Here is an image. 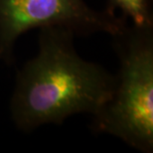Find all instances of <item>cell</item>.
<instances>
[{
    "label": "cell",
    "instance_id": "6da1fadb",
    "mask_svg": "<svg viewBox=\"0 0 153 153\" xmlns=\"http://www.w3.org/2000/svg\"><path fill=\"white\" fill-rule=\"evenodd\" d=\"M75 34L41 28L39 50L18 72L10 100L15 126L24 132L62 124L76 114H94L111 97L115 76L76 53Z\"/></svg>",
    "mask_w": 153,
    "mask_h": 153
},
{
    "label": "cell",
    "instance_id": "7a4b0ae2",
    "mask_svg": "<svg viewBox=\"0 0 153 153\" xmlns=\"http://www.w3.org/2000/svg\"><path fill=\"white\" fill-rule=\"evenodd\" d=\"M114 38L119 70L111 97L93 114L91 128L117 137L140 152L151 153L153 26H126Z\"/></svg>",
    "mask_w": 153,
    "mask_h": 153
},
{
    "label": "cell",
    "instance_id": "3957f363",
    "mask_svg": "<svg viewBox=\"0 0 153 153\" xmlns=\"http://www.w3.org/2000/svg\"><path fill=\"white\" fill-rule=\"evenodd\" d=\"M126 26L123 16L108 8L96 10L85 0H0V62L13 63L17 40L35 28L59 27L75 35L114 37Z\"/></svg>",
    "mask_w": 153,
    "mask_h": 153
},
{
    "label": "cell",
    "instance_id": "277c9868",
    "mask_svg": "<svg viewBox=\"0 0 153 153\" xmlns=\"http://www.w3.org/2000/svg\"><path fill=\"white\" fill-rule=\"evenodd\" d=\"M106 8L114 11L120 10L121 16L131 20L135 27L153 26V16L149 0H108Z\"/></svg>",
    "mask_w": 153,
    "mask_h": 153
}]
</instances>
